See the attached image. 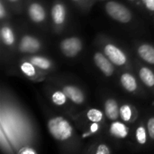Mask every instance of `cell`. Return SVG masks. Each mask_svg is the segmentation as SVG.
I'll return each instance as SVG.
<instances>
[{
	"label": "cell",
	"instance_id": "3",
	"mask_svg": "<svg viewBox=\"0 0 154 154\" xmlns=\"http://www.w3.org/2000/svg\"><path fill=\"white\" fill-rule=\"evenodd\" d=\"M82 49V42L78 37H69L60 43V50L62 54L68 57H74L79 54Z\"/></svg>",
	"mask_w": 154,
	"mask_h": 154
},
{
	"label": "cell",
	"instance_id": "20",
	"mask_svg": "<svg viewBox=\"0 0 154 154\" xmlns=\"http://www.w3.org/2000/svg\"><path fill=\"white\" fill-rule=\"evenodd\" d=\"M120 116L125 122H129L132 118V109L128 104H125L120 108Z\"/></svg>",
	"mask_w": 154,
	"mask_h": 154
},
{
	"label": "cell",
	"instance_id": "16",
	"mask_svg": "<svg viewBox=\"0 0 154 154\" xmlns=\"http://www.w3.org/2000/svg\"><path fill=\"white\" fill-rule=\"evenodd\" d=\"M1 38L5 44L10 46L14 43V34L13 30L8 26H3L1 29Z\"/></svg>",
	"mask_w": 154,
	"mask_h": 154
},
{
	"label": "cell",
	"instance_id": "21",
	"mask_svg": "<svg viewBox=\"0 0 154 154\" xmlns=\"http://www.w3.org/2000/svg\"><path fill=\"white\" fill-rule=\"evenodd\" d=\"M136 139L141 144H144L146 143V131L144 127L140 126L136 130Z\"/></svg>",
	"mask_w": 154,
	"mask_h": 154
},
{
	"label": "cell",
	"instance_id": "24",
	"mask_svg": "<svg viewBox=\"0 0 154 154\" xmlns=\"http://www.w3.org/2000/svg\"><path fill=\"white\" fill-rule=\"evenodd\" d=\"M145 7L149 11H154V0H142Z\"/></svg>",
	"mask_w": 154,
	"mask_h": 154
},
{
	"label": "cell",
	"instance_id": "4",
	"mask_svg": "<svg viewBox=\"0 0 154 154\" xmlns=\"http://www.w3.org/2000/svg\"><path fill=\"white\" fill-rule=\"evenodd\" d=\"M104 53L107 58L116 65L121 66L125 64L127 62L125 54L113 44H107L104 48Z\"/></svg>",
	"mask_w": 154,
	"mask_h": 154
},
{
	"label": "cell",
	"instance_id": "2",
	"mask_svg": "<svg viewBox=\"0 0 154 154\" xmlns=\"http://www.w3.org/2000/svg\"><path fill=\"white\" fill-rule=\"evenodd\" d=\"M106 12L111 18L119 23L126 24L132 19L131 11L125 5L116 1H108L106 4Z\"/></svg>",
	"mask_w": 154,
	"mask_h": 154
},
{
	"label": "cell",
	"instance_id": "29",
	"mask_svg": "<svg viewBox=\"0 0 154 154\" xmlns=\"http://www.w3.org/2000/svg\"><path fill=\"white\" fill-rule=\"evenodd\" d=\"M74 1H79V0H74Z\"/></svg>",
	"mask_w": 154,
	"mask_h": 154
},
{
	"label": "cell",
	"instance_id": "22",
	"mask_svg": "<svg viewBox=\"0 0 154 154\" xmlns=\"http://www.w3.org/2000/svg\"><path fill=\"white\" fill-rule=\"evenodd\" d=\"M147 128H148L149 135L151 136L152 139H154V117L151 118V119L148 121Z\"/></svg>",
	"mask_w": 154,
	"mask_h": 154
},
{
	"label": "cell",
	"instance_id": "10",
	"mask_svg": "<svg viewBox=\"0 0 154 154\" xmlns=\"http://www.w3.org/2000/svg\"><path fill=\"white\" fill-rule=\"evenodd\" d=\"M139 56L150 64H154V46L149 44H143L138 47Z\"/></svg>",
	"mask_w": 154,
	"mask_h": 154
},
{
	"label": "cell",
	"instance_id": "27",
	"mask_svg": "<svg viewBox=\"0 0 154 154\" xmlns=\"http://www.w3.org/2000/svg\"><path fill=\"white\" fill-rule=\"evenodd\" d=\"M97 123H93V124L91 125V132L92 133H95V132H97Z\"/></svg>",
	"mask_w": 154,
	"mask_h": 154
},
{
	"label": "cell",
	"instance_id": "18",
	"mask_svg": "<svg viewBox=\"0 0 154 154\" xmlns=\"http://www.w3.org/2000/svg\"><path fill=\"white\" fill-rule=\"evenodd\" d=\"M22 72L26 75V76H29V77H32L35 75L36 72H35V68H34V65L31 63V62H23L21 66H20Z\"/></svg>",
	"mask_w": 154,
	"mask_h": 154
},
{
	"label": "cell",
	"instance_id": "13",
	"mask_svg": "<svg viewBox=\"0 0 154 154\" xmlns=\"http://www.w3.org/2000/svg\"><path fill=\"white\" fill-rule=\"evenodd\" d=\"M110 133L113 136L123 139L127 136L128 130H127V127L124 123L120 122H115L111 124Z\"/></svg>",
	"mask_w": 154,
	"mask_h": 154
},
{
	"label": "cell",
	"instance_id": "23",
	"mask_svg": "<svg viewBox=\"0 0 154 154\" xmlns=\"http://www.w3.org/2000/svg\"><path fill=\"white\" fill-rule=\"evenodd\" d=\"M96 154H110L109 148L105 144H100L97 148Z\"/></svg>",
	"mask_w": 154,
	"mask_h": 154
},
{
	"label": "cell",
	"instance_id": "26",
	"mask_svg": "<svg viewBox=\"0 0 154 154\" xmlns=\"http://www.w3.org/2000/svg\"><path fill=\"white\" fill-rule=\"evenodd\" d=\"M5 10L4 5L1 3L0 4V17L1 18H4L5 17Z\"/></svg>",
	"mask_w": 154,
	"mask_h": 154
},
{
	"label": "cell",
	"instance_id": "5",
	"mask_svg": "<svg viewBox=\"0 0 154 154\" xmlns=\"http://www.w3.org/2000/svg\"><path fill=\"white\" fill-rule=\"evenodd\" d=\"M94 62L97 68L106 75L111 76L114 73V64L107 58V56L100 52H97L94 54Z\"/></svg>",
	"mask_w": 154,
	"mask_h": 154
},
{
	"label": "cell",
	"instance_id": "19",
	"mask_svg": "<svg viewBox=\"0 0 154 154\" xmlns=\"http://www.w3.org/2000/svg\"><path fill=\"white\" fill-rule=\"evenodd\" d=\"M88 118L92 123H98L103 119V113L97 109H90L88 112Z\"/></svg>",
	"mask_w": 154,
	"mask_h": 154
},
{
	"label": "cell",
	"instance_id": "9",
	"mask_svg": "<svg viewBox=\"0 0 154 154\" xmlns=\"http://www.w3.org/2000/svg\"><path fill=\"white\" fill-rule=\"evenodd\" d=\"M105 113L106 117L112 121L117 120L120 115V108L118 107L117 102L114 99L106 100L105 103Z\"/></svg>",
	"mask_w": 154,
	"mask_h": 154
},
{
	"label": "cell",
	"instance_id": "6",
	"mask_svg": "<svg viewBox=\"0 0 154 154\" xmlns=\"http://www.w3.org/2000/svg\"><path fill=\"white\" fill-rule=\"evenodd\" d=\"M41 44L39 40L32 35H24L19 44V50L22 53L33 54L39 51Z\"/></svg>",
	"mask_w": 154,
	"mask_h": 154
},
{
	"label": "cell",
	"instance_id": "12",
	"mask_svg": "<svg viewBox=\"0 0 154 154\" xmlns=\"http://www.w3.org/2000/svg\"><path fill=\"white\" fill-rule=\"evenodd\" d=\"M120 82L122 86L129 93H134L137 89L136 79L133 74L129 73L123 74L120 77Z\"/></svg>",
	"mask_w": 154,
	"mask_h": 154
},
{
	"label": "cell",
	"instance_id": "7",
	"mask_svg": "<svg viewBox=\"0 0 154 154\" xmlns=\"http://www.w3.org/2000/svg\"><path fill=\"white\" fill-rule=\"evenodd\" d=\"M67 97L77 104H81L85 101V96L82 91L74 85H65L62 89Z\"/></svg>",
	"mask_w": 154,
	"mask_h": 154
},
{
	"label": "cell",
	"instance_id": "8",
	"mask_svg": "<svg viewBox=\"0 0 154 154\" xmlns=\"http://www.w3.org/2000/svg\"><path fill=\"white\" fill-rule=\"evenodd\" d=\"M28 15L34 23H41L46 17V13L43 6L38 3H32L28 7Z\"/></svg>",
	"mask_w": 154,
	"mask_h": 154
},
{
	"label": "cell",
	"instance_id": "15",
	"mask_svg": "<svg viewBox=\"0 0 154 154\" xmlns=\"http://www.w3.org/2000/svg\"><path fill=\"white\" fill-rule=\"evenodd\" d=\"M30 62L36 67L42 69V70H48L51 66V62L43 56H32L30 58Z\"/></svg>",
	"mask_w": 154,
	"mask_h": 154
},
{
	"label": "cell",
	"instance_id": "30",
	"mask_svg": "<svg viewBox=\"0 0 154 154\" xmlns=\"http://www.w3.org/2000/svg\"><path fill=\"white\" fill-rule=\"evenodd\" d=\"M130 1H134V0H130Z\"/></svg>",
	"mask_w": 154,
	"mask_h": 154
},
{
	"label": "cell",
	"instance_id": "11",
	"mask_svg": "<svg viewBox=\"0 0 154 154\" xmlns=\"http://www.w3.org/2000/svg\"><path fill=\"white\" fill-rule=\"evenodd\" d=\"M51 18L56 25H61L66 19V8L61 3H56L51 9Z\"/></svg>",
	"mask_w": 154,
	"mask_h": 154
},
{
	"label": "cell",
	"instance_id": "17",
	"mask_svg": "<svg viewBox=\"0 0 154 154\" xmlns=\"http://www.w3.org/2000/svg\"><path fill=\"white\" fill-rule=\"evenodd\" d=\"M67 98L68 97L63 91H56L51 95V100H52L53 103L58 106L65 104L67 102Z\"/></svg>",
	"mask_w": 154,
	"mask_h": 154
},
{
	"label": "cell",
	"instance_id": "14",
	"mask_svg": "<svg viewBox=\"0 0 154 154\" xmlns=\"http://www.w3.org/2000/svg\"><path fill=\"white\" fill-rule=\"evenodd\" d=\"M141 81L148 87L154 86V73L148 67H142L139 72Z\"/></svg>",
	"mask_w": 154,
	"mask_h": 154
},
{
	"label": "cell",
	"instance_id": "1",
	"mask_svg": "<svg viewBox=\"0 0 154 154\" xmlns=\"http://www.w3.org/2000/svg\"><path fill=\"white\" fill-rule=\"evenodd\" d=\"M50 133L59 141H65L72 135V127L69 123L62 117H54L48 122Z\"/></svg>",
	"mask_w": 154,
	"mask_h": 154
},
{
	"label": "cell",
	"instance_id": "28",
	"mask_svg": "<svg viewBox=\"0 0 154 154\" xmlns=\"http://www.w3.org/2000/svg\"><path fill=\"white\" fill-rule=\"evenodd\" d=\"M8 1H10V2H16L17 0H8Z\"/></svg>",
	"mask_w": 154,
	"mask_h": 154
},
{
	"label": "cell",
	"instance_id": "25",
	"mask_svg": "<svg viewBox=\"0 0 154 154\" xmlns=\"http://www.w3.org/2000/svg\"><path fill=\"white\" fill-rule=\"evenodd\" d=\"M18 154H37L35 152L34 150L31 149V148H28V147H24V148H22Z\"/></svg>",
	"mask_w": 154,
	"mask_h": 154
}]
</instances>
